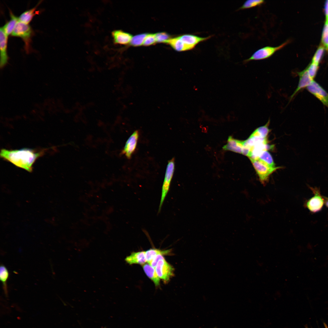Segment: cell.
Masks as SVG:
<instances>
[{
  "mask_svg": "<svg viewBox=\"0 0 328 328\" xmlns=\"http://www.w3.org/2000/svg\"><path fill=\"white\" fill-rule=\"evenodd\" d=\"M242 147L243 141L234 139L230 136L228 137L227 143L224 146L223 149L224 150L241 154Z\"/></svg>",
  "mask_w": 328,
  "mask_h": 328,
  "instance_id": "9a60e30c",
  "label": "cell"
},
{
  "mask_svg": "<svg viewBox=\"0 0 328 328\" xmlns=\"http://www.w3.org/2000/svg\"></svg>",
  "mask_w": 328,
  "mask_h": 328,
  "instance_id": "836d02e7",
  "label": "cell"
},
{
  "mask_svg": "<svg viewBox=\"0 0 328 328\" xmlns=\"http://www.w3.org/2000/svg\"><path fill=\"white\" fill-rule=\"evenodd\" d=\"M142 267L147 276L153 282L155 286H159L160 278L157 275L155 268L148 263L143 265Z\"/></svg>",
  "mask_w": 328,
  "mask_h": 328,
  "instance_id": "e0dca14e",
  "label": "cell"
},
{
  "mask_svg": "<svg viewBox=\"0 0 328 328\" xmlns=\"http://www.w3.org/2000/svg\"><path fill=\"white\" fill-rule=\"evenodd\" d=\"M43 153V151L37 152L27 148L12 150L2 149L0 156L16 166L31 172L34 162Z\"/></svg>",
  "mask_w": 328,
  "mask_h": 328,
  "instance_id": "6da1fadb",
  "label": "cell"
},
{
  "mask_svg": "<svg viewBox=\"0 0 328 328\" xmlns=\"http://www.w3.org/2000/svg\"><path fill=\"white\" fill-rule=\"evenodd\" d=\"M211 36L204 37L192 34H185L179 36L188 50L193 49L199 43L207 40Z\"/></svg>",
  "mask_w": 328,
  "mask_h": 328,
  "instance_id": "9c48e42d",
  "label": "cell"
},
{
  "mask_svg": "<svg viewBox=\"0 0 328 328\" xmlns=\"http://www.w3.org/2000/svg\"><path fill=\"white\" fill-rule=\"evenodd\" d=\"M9 276V273L7 268L3 265H1L0 267V279L6 295L7 294L8 292L7 282Z\"/></svg>",
  "mask_w": 328,
  "mask_h": 328,
  "instance_id": "7402d4cb",
  "label": "cell"
},
{
  "mask_svg": "<svg viewBox=\"0 0 328 328\" xmlns=\"http://www.w3.org/2000/svg\"><path fill=\"white\" fill-rule=\"evenodd\" d=\"M170 45L176 50L183 51L188 50L187 48L180 39L179 36L170 39L166 43Z\"/></svg>",
  "mask_w": 328,
  "mask_h": 328,
  "instance_id": "ffe728a7",
  "label": "cell"
},
{
  "mask_svg": "<svg viewBox=\"0 0 328 328\" xmlns=\"http://www.w3.org/2000/svg\"><path fill=\"white\" fill-rule=\"evenodd\" d=\"M319 65L312 63L306 68L310 77L313 79L315 77L319 69Z\"/></svg>",
  "mask_w": 328,
  "mask_h": 328,
  "instance_id": "83f0119b",
  "label": "cell"
},
{
  "mask_svg": "<svg viewBox=\"0 0 328 328\" xmlns=\"http://www.w3.org/2000/svg\"><path fill=\"white\" fill-rule=\"evenodd\" d=\"M255 169L260 182L265 185L268 182L270 175L280 167H271L257 159L249 158Z\"/></svg>",
  "mask_w": 328,
  "mask_h": 328,
  "instance_id": "277c9868",
  "label": "cell"
},
{
  "mask_svg": "<svg viewBox=\"0 0 328 328\" xmlns=\"http://www.w3.org/2000/svg\"><path fill=\"white\" fill-rule=\"evenodd\" d=\"M34 34V32L29 25L19 21L11 36L20 37L22 39L25 44V50L26 53H29L31 50V43Z\"/></svg>",
  "mask_w": 328,
  "mask_h": 328,
  "instance_id": "7a4b0ae2",
  "label": "cell"
},
{
  "mask_svg": "<svg viewBox=\"0 0 328 328\" xmlns=\"http://www.w3.org/2000/svg\"><path fill=\"white\" fill-rule=\"evenodd\" d=\"M139 137L138 130L134 131L127 141L122 151L127 158L129 159L136 149Z\"/></svg>",
  "mask_w": 328,
  "mask_h": 328,
  "instance_id": "8fae6325",
  "label": "cell"
},
{
  "mask_svg": "<svg viewBox=\"0 0 328 328\" xmlns=\"http://www.w3.org/2000/svg\"><path fill=\"white\" fill-rule=\"evenodd\" d=\"M125 261L129 265L138 264L143 265L147 262L145 251L133 252L126 258Z\"/></svg>",
  "mask_w": 328,
  "mask_h": 328,
  "instance_id": "5bb4252c",
  "label": "cell"
},
{
  "mask_svg": "<svg viewBox=\"0 0 328 328\" xmlns=\"http://www.w3.org/2000/svg\"><path fill=\"white\" fill-rule=\"evenodd\" d=\"M174 169V158H172L168 161L167 166L162 187L161 196L158 212H159L161 211L164 201L169 190Z\"/></svg>",
  "mask_w": 328,
  "mask_h": 328,
  "instance_id": "5b68a950",
  "label": "cell"
},
{
  "mask_svg": "<svg viewBox=\"0 0 328 328\" xmlns=\"http://www.w3.org/2000/svg\"><path fill=\"white\" fill-rule=\"evenodd\" d=\"M324 11L325 15V21L328 20V0L326 1L325 3Z\"/></svg>",
  "mask_w": 328,
  "mask_h": 328,
  "instance_id": "4dcf8cb0",
  "label": "cell"
},
{
  "mask_svg": "<svg viewBox=\"0 0 328 328\" xmlns=\"http://www.w3.org/2000/svg\"><path fill=\"white\" fill-rule=\"evenodd\" d=\"M290 42V40L288 39L277 46H267L261 48L256 51L250 57L245 60L244 61V63H247L252 60H260L268 58L276 52L281 49L289 43Z\"/></svg>",
  "mask_w": 328,
  "mask_h": 328,
  "instance_id": "3957f363",
  "label": "cell"
},
{
  "mask_svg": "<svg viewBox=\"0 0 328 328\" xmlns=\"http://www.w3.org/2000/svg\"><path fill=\"white\" fill-rule=\"evenodd\" d=\"M156 42L166 43L169 39L170 36L165 32H159L155 34Z\"/></svg>",
  "mask_w": 328,
  "mask_h": 328,
  "instance_id": "f1b7e54d",
  "label": "cell"
},
{
  "mask_svg": "<svg viewBox=\"0 0 328 328\" xmlns=\"http://www.w3.org/2000/svg\"><path fill=\"white\" fill-rule=\"evenodd\" d=\"M314 195L306 202L305 206L311 212L316 213L321 211L325 204L324 197L321 194L319 190L317 187H309Z\"/></svg>",
  "mask_w": 328,
  "mask_h": 328,
  "instance_id": "8992f818",
  "label": "cell"
},
{
  "mask_svg": "<svg viewBox=\"0 0 328 328\" xmlns=\"http://www.w3.org/2000/svg\"><path fill=\"white\" fill-rule=\"evenodd\" d=\"M8 36L4 32L2 27L0 29V49L1 68L7 63L9 56L7 53Z\"/></svg>",
  "mask_w": 328,
  "mask_h": 328,
  "instance_id": "30bf717a",
  "label": "cell"
},
{
  "mask_svg": "<svg viewBox=\"0 0 328 328\" xmlns=\"http://www.w3.org/2000/svg\"><path fill=\"white\" fill-rule=\"evenodd\" d=\"M147 34H142L135 36L132 37L130 43L133 46H139L143 44L144 39Z\"/></svg>",
  "mask_w": 328,
  "mask_h": 328,
  "instance_id": "484cf974",
  "label": "cell"
},
{
  "mask_svg": "<svg viewBox=\"0 0 328 328\" xmlns=\"http://www.w3.org/2000/svg\"><path fill=\"white\" fill-rule=\"evenodd\" d=\"M171 249L160 250L155 248H151L145 251L147 262L150 265L154 258L159 255H168L171 252Z\"/></svg>",
  "mask_w": 328,
  "mask_h": 328,
  "instance_id": "d6986e66",
  "label": "cell"
},
{
  "mask_svg": "<svg viewBox=\"0 0 328 328\" xmlns=\"http://www.w3.org/2000/svg\"><path fill=\"white\" fill-rule=\"evenodd\" d=\"M325 48L321 45L319 46L312 59L311 62L319 65L322 58Z\"/></svg>",
  "mask_w": 328,
  "mask_h": 328,
  "instance_id": "d4e9b609",
  "label": "cell"
},
{
  "mask_svg": "<svg viewBox=\"0 0 328 328\" xmlns=\"http://www.w3.org/2000/svg\"><path fill=\"white\" fill-rule=\"evenodd\" d=\"M321 41L323 45L328 52V20L325 22L322 33Z\"/></svg>",
  "mask_w": 328,
  "mask_h": 328,
  "instance_id": "4316f807",
  "label": "cell"
},
{
  "mask_svg": "<svg viewBox=\"0 0 328 328\" xmlns=\"http://www.w3.org/2000/svg\"><path fill=\"white\" fill-rule=\"evenodd\" d=\"M306 88L324 105L328 107V93L319 83L313 80Z\"/></svg>",
  "mask_w": 328,
  "mask_h": 328,
  "instance_id": "ba28073f",
  "label": "cell"
},
{
  "mask_svg": "<svg viewBox=\"0 0 328 328\" xmlns=\"http://www.w3.org/2000/svg\"><path fill=\"white\" fill-rule=\"evenodd\" d=\"M9 12L10 19L2 27L4 32L8 36L11 35L19 21L18 17L15 16L11 11H10Z\"/></svg>",
  "mask_w": 328,
  "mask_h": 328,
  "instance_id": "ac0fdd59",
  "label": "cell"
},
{
  "mask_svg": "<svg viewBox=\"0 0 328 328\" xmlns=\"http://www.w3.org/2000/svg\"><path fill=\"white\" fill-rule=\"evenodd\" d=\"M111 35L114 43L116 44L126 45L130 43L132 37L131 34L120 30L113 31Z\"/></svg>",
  "mask_w": 328,
  "mask_h": 328,
  "instance_id": "4fadbf2b",
  "label": "cell"
},
{
  "mask_svg": "<svg viewBox=\"0 0 328 328\" xmlns=\"http://www.w3.org/2000/svg\"><path fill=\"white\" fill-rule=\"evenodd\" d=\"M257 159L271 167H276L272 155L267 150L262 152Z\"/></svg>",
  "mask_w": 328,
  "mask_h": 328,
  "instance_id": "603a6c76",
  "label": "cell"
},
{
  "mask_svg": "<svg viewBox=\"0 0 328 328\" xmlns=\"http://www.w3.org/2000/svg\"><path fill=\"white\" fill-rule=\"evenodd\" d=\"M155 269L159 278L165 283H167L174 275V268L166 261L164 257L159 260Z\"/></svg>",
  "mask_w": 328,
  "mask_h": 328,
  "instance_id": "52a82bcc",
  "label": "cell"
},
{
  "mask_svg": "<svg viewBox=\"0 0 328 328\" xmlns=\"http://www.w3.org/2000/svg\"><path fill=\"white\" fill-rule=\"evenodd\" d=\"M299 77V82L297 87L295 91L290 96V101L293 98L296 94L300 91L306 88L311 83L313 80L309 75L305 68L302 71L297 72Z\"/></svg>",
  "mask_w": 328,
  "mask_h": 328,
  "instance_id": "7c38bea8",
  "label": "cell"
},
{
  "mask_svg": "<svg viewBox=\"0 0 328 328\" xmlns=\"http://www.w3.org/2000/svg\"><path fill=\"white\" fill-rule=\"evenodd\" d=\"M325 204L326 206L328 208V198L324 197Z\"/></svg>",
  "mask_w": 328,
  "mask_h": 328,
  "instance_id": "1f68e13d",
  "label": "cell"
},
{
  "mask_svg": "<svg viewBox=\"0 0 328 328\" xmlns=\"http://www.w3.org/2000/svg\"><path fill=\"white\" fill-rule=\"evenodd\" d=\"M265 1L263 0H248L244 2L238 10H243L250 9L259 6L263 4Z\"/></svg>",
  "mask_w": 328,
  "mask_h": 328,
  "instance_id": "cb8c5ba5",
  "label": "cell"
},
{
  "mask_svg": "<svg viewBox=\"0 0 328 328\" xmlns=\"http://www.w3.org/2000/svg\"><path fill=\"white\" fill-rule=\"evenodd\" d=\"M270 120L269 119L265 125L257 128L250 135V137L257 136L264 138L267 137L270 132L268 126L270 124Z\"/></svg>",
  "mask_w": 328,
  "mask_h": 328,
  "instance_id": "44dd1931",
  "label": "cell"
},
{
  "mask_svg": "<svg viewBox=\"0 0 328 328\" xmlns=\"http://www.w3.org/2000/svg\"><path fill=\"white\" fill-rule=\"evenodd\" d=\"M41 2L42 1H41L35 7L26 11L21 14L18 18L19 21L25 24H29L34 16L39 12L36 10L37 7Z\"/></svg>",
  "mask_w": 328,
  "mask_h": 328,
  "instance_id": "2e32d148",
  "label": "cell"
},
{
  "mask_svg": "<svg viewBox=\"0 0 328 328\" xmlns=\"http://www.w3.org/2000/svg\"><path fill=\"white\" fill-rule=\"evenodd\" d=\"M156 42L155 34H147L143 45L145 46H149L155 43Z\"/></svg>",
  "mask_w": 328,
  "mask_h": 328,
  "instance_id": "f546056e",
  "label": "cell"
},
{
  "mask_svg": "<svg viewBox=\"0 0 328 328\" xmlns=\"http://www.w3.org/2000/svg\"><path fill=\"white\" fill-rule=\"evenodd\" d=\"M324 326L325 327V328H328V327L325 324H324Z\"/></svg>",
  "mask_w": 328,
  "mask_h": 328,
  "instance_id": "d6a6232c",
  "label": "cell"
}]
</instances>
